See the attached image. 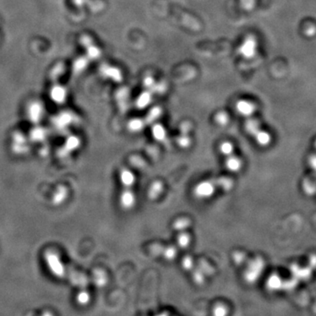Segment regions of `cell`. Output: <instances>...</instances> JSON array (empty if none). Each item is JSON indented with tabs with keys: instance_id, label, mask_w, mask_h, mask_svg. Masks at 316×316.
I'll return each mask as SVG.
<instances>
[{
	"instance_id": "24",
	"label": "cell",
	"mask_w": 316,
	"mask_h": 316,
	"mask_svg": "<svg viewBox=\"0 0 316 316\" xmlns=\"http://www.w3.org/2000/svg\"><path fill=\"white\" fill-rule=\"evenodd\" d=\"M182 267H183L184 270H191L193 268V259L189 256H186L184 257L183 260H182Z\"/></svg>"
},
{
	"instance_id": "27",
	"label": "cell",
	"mask_w": 316,
	"mask_h": 316,
	"mask_svg": "<svg viewBox=\"0 0 316 316\" xmlns=\"http://www.w3.org/2000/svg\"><path fill=\"white\" fill-rule=\"evenodd\" d=\"M89 300V297H88V295L86 294H82V295L79 296V301L82 303H86L87 301Z\"/></svg>"
},
{
	"instance_id": "21",
	"label": "cell",
	"mask_w": 316,
	"mask_h": 316,
	"mask_svg": "<svg viewBox=\"0 0 316 316\" xmlns=\"http://www.w3.org/2000/svg\"><path fill=\"white\" fill-rule=\"evenodd\" d=\"M161 115V110L159 107H155V108L152 109L151 111L149 112V115L147 116L146 119V123H152L153 121H155L156 119Z\"/></svg>"
},
{
	"instance_id": "25",
	"label": "cell",
	"mask_w": 316,
	"mask_h": 316,
	"mask_svg": "<svg viewBox=\"0 0 316 316\" xmlns=\"http://www.w3.org/2000/svg\"><path fill=\"white\" fill-rule=\"evenodd\" d=\"M244 254L242 253V252H236L234 256H233V258H234V261L236 262L237 264H241V263L244 261Z\"/></svg>"
},
{
	"instance_id": "10",
	"label": "cell",
	"mask_w": 316,
	"mask_h": 316,
	"mask_svg": "<svg viewBox=\"0 0 316 316\" xmlns=\"http://www.w3.org/2000/svg\"><path fill=\"white\" fill-rule=\"evenodd\" d=\"M164 191V185L160 181H155L152 184L149 190V197L151 199H156L159 198Z\"/></svg>"
},
{
	"instance_id": "3",
	"label": "cell",
	"mask_w": 316,
	"mask_h": 316,
	"mask_svg": "<svg viewBox=\"0 0 316 316\" xmlns=\"http://www.w3.org/2000/svg\"><path fill=\"white\" fill-rule=\"evenodd\" d=\"M137 203V197L133 191L129 188H126L123 192H121L120 196V204L121 208L125 210H129L134 207Z\"/></svg>"
},
{
	"instance_id": "23",
	"label": "cell",
	"mask_w": 316,
	"mask_h": 316,
	"mask_svg": "<svg viewBox=\"0 0 316 316\" xmlns=\"http://www.w3.org/2000/svg\"><path fill=\"white\" fill-rule=\"evenodd\" d=\"M177 144L182 148V149H186L191 145V139L190 137H187L186 134L180 136L177 140Z\"/></svg>"
},
{
	"instance_id": "9",
	"label": "cell",
	"mask_w": 316,
	"mask_h": 316,
	"mask_svg": "<svg viewBox=\"0 0 316 316\" xmlns=\"http://www.w3.org/2000/svg\"><path fill=\"white\" fill-rule=\"evenodd\" d=\"M102 72L105 77L111 78L115 82H120L122 79L121 72L119 71L118 69L115 68V67L104 66V68L102 69Z\"/></svg>"
},
{
	"instance_id": "22",
	"label": "cell",
	"mask_w": 316,
	"mask_h": 316,
	"mask_svg": "<svg viewBox=\"0 0 316 316\" xmlns=\"http://www.w3.org/2000/svg\"><path fill=\"white\" fill-rule=\"evenodd\" d=\"M229 121H230L229 115L225 112H219L215 115V121L220 126H226L229 123Z\"/></svg>"
},
{
	"instance_id": "12",
	"label": "cell",
	"mask_w": 316,
	"mask_h": 316,
	"mask_svg": "<svg viewBox=\"0 0 316 316\" xmlns=\"http://www.w3.org/2000/svg\"><path fill=\"white\" fill-rule=\"evenodd\" d=\"M146 121L142 119H133L128 123V129L133 133H138L140 131L143 130L145 127Z\"/></svg>"
},
{
	"instance_id": "19",
	"label": "cell",
	"mask_w": 316,
	"mask_h": 316,
	"mask_svg": "<svg viewBox=\"0 0 316 316\" xmlns=\"http://www.w3.org/2000/svg\"><path fill=\"white\" fill-rule=\"evenodd\" d=\"M163 255L165 259H167L168 261H172L175 257H177V250L173 246H169L165 249Z\"/></svg>"
},
{
	"instance_id": "1",
	"label": "cell",
	"mask_w": 316,
	"mask_h": 316,
	"mask_svg": "<svg viewBox=\"0 0 316 316\" xmlns=\"http://www.w3.org/2000/svg\"><path fill=\"white\" fill-rule=\"evenodd\" d=\"M263 269V262L260 258H256L254 260L251 261V263H249L247 269L244 273V279L246 282L250 284L257 281V279L261 275V273Z\"/></svg>"
},
{
	"instance_id": "26",
	"label": "cell",
	"mask_w": 316,
	"mask_h": 316,
	"mask_svg": "<svg viewBox=\"0 0 316 316\" xmlns=\"http://www.w3.org/2000/svg\"><path fill=\"white\" fill-rule=\"evenodd\" d=\"M194 281L198 285L202 284L204 281V275L201 273H196L194 274Z\"/></svg>"
},
{
	"instance_id": "5",
	"label": "cell",
	"mask_w": 316,
	"mask_h": 316,
	"mask_svg": "<svg viewBox=\"0 0 316 316\" xmlns=\"http://www.w3.org/2000/svg\"><path fill=\"white\" fill-rule=\"evenodd\" d=\"M256 47H257L256 40L253 38L249 37L240 48V53L242 54L245 57H252L256 52Z\"/></svg>"
},
{
	"instance_id": "18",
	"label": "cell",
	"mask_w": 316,
	"mask_h": 316,
	"mask_svg": "<svg viewBox=\"0 0 316 316\" xmlns=\"http://www.w3.org/2000/svg\"><path fill=\"white\" fill-rule=\"evenodd\" d=\"M217 186L224 191H230L232 189L233 180L229 177H220L217 180Z\"/></svg>"
},
{
	"instance_id": "14",
	"label": "cell",
	"mask_w": 316,
	"mask_h": 316,
	"mask_svg": "<svg viewBox=\"0 0 316 316\" xmlns=\"http://www.w3.org/2000/svg\"><path fill=\"white\" fill-rule=\"evenodd\" d=\"M150 101H151V94L149 92H145L139 97V99H137V107L141 109L145 108Z\"/></svg>"
},
{
	"instance_id": "4",
	"label": "cell",
	"mask_w": 316,
	"mask_h": 316,
	"mask_svg": "<svg viewBox=\"0 0 316 316\" xmlns=\"http://www.w3.org/2000/svg\"><path fill=\"white\" fill-rule=\"evenodd\" d=\"M120 179H121L122 186L126 188H131L136 184L137 177H136V175L133 174V171L128 170V169H124L121 171Z\"/></svg>"
},
{
	"instance_id": "17",
	"label": "cell",
	"mask_w": 316,
	"mask_h": 316,
	"mask_svg": "<svg viewBox=\"0 0 316 316\" xmlns=\"http://www.w3.org/2000/svg\"><path fill=\"white\" fill-rule=\"evenodd\" d=\"M246 130L249 133H251V136H254L256 133L260 130L259 129V124L257 121L255 120H249L246 123Z\"/></svg>"
},
{
	"instance_id": "11",
	"label": "cell",
	"mask_w": 316,
	"mask_h": 316,
	"mask_svg": "<svg viewBox=\"0 0 316 316\" xmlns=\"http://www.w3.org/2000/svg\"><path fill=\"white\" fill-rule=\"evenodd\" d=\"M255 138L257 143L261 146H267L270 144L272 142V137L269 133L265 131L259 130L255 134Z\"/></svg>"
},
{
	"instance_id": "6",
	"label": "cell",
	"mask_w": 316,
	"mask_h": 316,
	"mask_svg": "<svg viewBox=\"0 0 316 316\" xmlns=\"http://www.w3.org/2000/svg\"><path fill=\"white\" fill-rule=\"evenodd\" d=\"M225 165H226V168L229 171L236 173V172H238V171H241L242 166V162L238 156L231 155H230V156H228V158H227Z\"/></svg>"
},
{
	"instance_id": "15",
	"label": "cell",
	"mask_w": 316,
	"mask_h": 316,
	"mask_svg": "<svg viewBox=\"0 0 316 316\" xmlns=\"http://www.w3.org/2000/svg\"><path fill=\"white\" fill-rule=\"evenodd\" d=\"M190 220L188 219H186V218H180V219H177L173 224V228L175 230H177V231H180V232H182V231H185V230L190 226Z\"/></svg>"
},
{
	"instance_id": "20",
	"label": "cell",
	"mask_w": 316,
	"mask_h": 316,
	"mask_svg": "<svg viewBox=\"0 0 316 316\" xmlns=\"http://www.w3.org/2000/svg\"><path fill=\"white\" fill-rule=\"evenodd\" d=\"M228 313H229V310L224 304H217L213 310V313L215 316H225L228 314Z\"/></svg>"
},
{
	"instance_id": "16",
	"label": "cell",
	"mask_w": 316,
	"mask_h": 316,
	"mask_svg": "<svg viewBox=\"0 0 316 316\" xmlns=\"http://www.w3.org/2000/svg\"><path fill=\"white\" fill-rule=\"evenodd\" d=\"M234 150H235L234 145L230 142H223L220 145V153L223 155H226V156H230V155H233Z\"/></svg>"
},
{
	"instance_id": "8",
	"label": "cell",
	"mask_w": 316,
	"mask_h": 316,
	"mask_svg": "<svg viewBox=\"0 0 316 316\" xmlns=\"http://www.w3.org/2000/svg\"><path fill=\"white\" fill-rule=\"evenodd\" d=\"M152 136L157 142H165L167 137V133L163 125L155 124L152 127Z\"/></svg>"
},
{
	"instance_id": "2",
	"label": "cell",
	"mask_w": 316,
	"mask_h": 316,
	"mask_svg": "<svg viewBox=\"0 0 316 316\" xmlns=\"http://www.w3.org/2000/svg\"><path fill=\"white\" fill-rule=\"evenodd\" d=\"M216 192V185L212 181H202L195 186L193 193L196 198L199 199H207L214 195Z\"/></svg>"
},
{
	"instance_id": "13",
	"label": "cell",
	"mask_w": 316,
	"mask_h": 316,
	"mask_svg": "<svg viewBox=\"0 0 316 316\" xmlns=\"http://www.w3.org/2000/svg\"><path fill=\"white\" fill-rule=\"evenodd\" d=\"M177 244H178L180 248L186 249L191 244L192 239H191V236H190L189 234H187L185 231H182L177 236Z\"/></svg>"
},
{
	"instance_id": "7",
	"label": "cell",
	"mask_w": 316,
	"mask_h": 316,
	"mask_svg": "<svg viewBox=\"0 0 316 316\" xmlns=\"http://www.w3.org/2000/svg\"><path fill=\"white\" fill-rule=\"evenodd\" d=\"M236 109L239 114L243 116H250L252 115L255 111V106L252 103L246 101V100H240L236 104Z\"/></svg>"
}]
</instances>
